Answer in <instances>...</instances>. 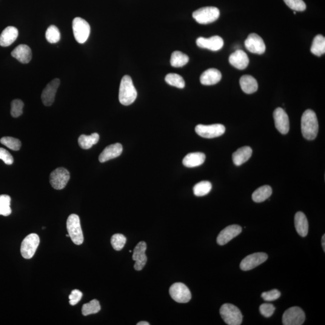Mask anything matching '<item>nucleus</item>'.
Here are the masks:
<instances>
[{"instance_id": "nucleus-23", "label": "nucleus", "mask_w": 325, "mask_h": 325, "mask_svg": "<svg viewBox=\"0 0 325 325\" xmlns=\"http://www.w3.org/2000/svg\"><path fill=\"white\" fill-rule=\"evenodd\" d=\"M222 74L218 70L211 68L201 74L200 81L201 84L206 85H214L221 81Z\"/></svg>"}, {"instance_id": "nucleus-34", "label": "nucleus", "mask_w": 325, "mask_h": 325, "mask_svg": "<svg viewBox=\"0 0 325 325\" xmlns=\"http://www.w3.org/2000/svg\"><path fill=\"white\" fill-rule=\"evenodd\" d=\"M165 81L168 84L179 88V89H183L185 87V81L183 78L177 74H167L165 78Z\"/></svg>"}, {"instance_id": "nucleus-43", "label": "nucleus", "mask_w": 325, "mask_h": 325, "mask_svg": "<svg viewBox=\"0 0 325 325\" xmlns=\"http://www.w3.org/2000/svg\"><path fill=\"white\" fill-rule=\"evenodd\" d=\"M82 296V293L79 290H74L71 292L69 296L70 304L71 306H74L78 304Z\"/></svg>"}, {"instance_id": "nucleus-16", "label": "nucleus", "mask_w": 325, "mask_h": 325, "mask_svg": "<svg viewBox=\"0 0 325 325\" xmlns=\"http://www.w3.org/2000/svg\"><path fill=\"white\" fill-rule=\"evenodd\" d=\"M242 229L238 225H232L222 230L217 238V243L221 246L229 243L236 237L240 235Z\"/></svg>"}, {"instance_id": "nucleus-42", "label": "nucleus", "mask_w": 325, "mask_h": 325, "mask_svg": "<svg viewBox=\"0 0 325 325\" xmlns=\"http://www.w3.org/2000/svg\"><path fill=\"white\" fill-rule=\"evenodd\" d=\"M281 296V293L276 289H273L269 292H264L261 294V298L265 301H273L278 299Z\"/></svg>"}, {"instance_id": "nucleus-18", "label": "nucleus", "mask_w": 325, "mask_h": 325, "mask_svg": "<svg viewBox=\"0 0 325 325\" xmlns=\"http://www.w3.org/2000/svg\"><path fill=\"white\" fill-rule=\"evenodd\" d=\"M199 47L214 51L220 50L224 46V41L220 36H214L210 38L200 37L196 40Z\"/></svg>"}, {"instance_id": "nucleus-32", "label": "nucleus", "mask_w": 325, "mask_h": 325, "mask_svg": "<svg viewBox=\"0 0 325 325\" xmlns=\"http://www.w3.org/2000/svg\"><path fill=\"white\" fill-rule=\"evenodd\" d=\"M212 189V185L208 181L198 182L193 187L194 195L196 196H204L209 193Z\"/></svg>"}, {"instance_id": "nucleus-1", "label": "nucleus", "mask_w": 325, "mask_h": 325, "mask_svg": "<svg viewBox=\"0 0 325 325\" xmlns=\"http://www.w3.org/2000/svg\"><path fill=\"white\" fill-rule=\"evenodd\" d=\"M302 135L307 140L315 139L319 132L317 116L314 111L308 109L303 113L301 118Z\"/></svg>"}, {"instance_id": "nucleus-24", "label": "nucleus", "mask_w": 325, "mask_h": 325, "mask_svg": "<svg viewBox=\"0 0 325 325\" xmlns=\"http://www.w3.org/2000/svg\"><path fill=\"white\" fill-rule=\"evenodd\" d=\"M295 225L296 232L301 237H306L309 233V222L304 213L298 212L295 217Z\"/></svg>"}, {"instance_id": "nucleus-47", "label": "nucleus", "mask_w": 325, "mask_h": 325, "mask_svg": "<svg viewBox=\"0 0 325 325\" xmlns=\"http://www.w3.org/2000/svg\"><path fill=\"white\" fill-rule=\"evenodd\" d=\"M294 14H295V15H296V12H294Z\"/></svg>"}, {"instance_id": "nucleus-22", "label": "nucleus", "mask_w": 325, "mask_h": 325, "mask_svg": "<svg viewBox=\"0 0 325 325\" xmlns=\"http://www.w3.org/2000/svg\"><path fill=\"white\" fill-rule=\"evenodd\" d=\"M18 36V30L15 27L8 26L2 31L0 35V45L6 47L16 41Z\"/></svg>"}, {"instance_id": "nucleus-11", "label": "nucleus", "mask_w": 325, "mask_h": 325, "mask_svg": "<svg viewBox=\"0 0 325 325\" xmlns=\"http://www.w3.org/2000/svg\"><path fill=\"white\" fill-rule=\"evenodd\" d=\"M169 293L171 298L178 303H187L192 298L189 288L181 283L172 284L170 287Z\"/></svg>"}, {"instance_id": "nucleus-7", "label": "nucleus", "mask_w": 325, "mask_h": 325, "mask_svg": "<svg viewBox=\"0 0 325 325\" xmlns=\"http://www.w3.org/2000/svg\"><path fill=\"white\" fill-rule=\"evenodd\" d=\"M70 179L69 171L64 167L57 168L51 173L50 176V184L56 190L64 189Z\"/></svg>"}, {"instance_id": "nucleus-12", "label": "nucleus", "mask_w": 325, "mask_h": 325, "mask_svg": "<svg viewBox=\"0 0 325 325\" xmlns=\"http://www.w3.org/2000/svg\"><path fill=\"white\" fill-rule=\"evenodd\" d=\"M268 255L266 253L256 252L247 255L242 261L240 267L242 270L247 271L252 270L259 265L263 263L267 260Z\"/></svg>"}, {"instance_id": "nucleus-41", "label": "nucleus", "mask_w": 325, "mask_h": 325, "mask_svg": "<svg viewBox=\"0 0 325 325\" xmlns=\"http://www.w3.org/2000/svg\"><path fill=\"white\" fill-rule=\"evenodd\" d=\"M275 308L272 304H263L259 307V312L265 318H270L274 313Z\"/></svg>"}, {"instance_id": "nucleus-29", "label": "nucleus", "mask_w": 325, "mask_h": 325, "mask_svg": "<svg viewBox=\"0 0 325 325\" xmlns=\"http://www.w3.org/2000/svg\"><path fill=\"white\" fill-rule=\"evenodd\" d=\"M272 189L269 186H263L259 187L254 191L252 195L253 201L255 202H262L266 200L272 195Z\"/></svg>"}, {"instance_id": "nucleus-5", "label": "nucleus", "mask_w": 325, "mask_h": 325, "mask_svg": "<svg viewBox=\"0 0 325 325\" xmlns=\"http://www.w3.org/2000/svg\"><path fill=\"white\" fill-rule=\"evenodd\" d=\"M220 16V11L215 7H204L193 13V18L201 24H208L215 22Z\"/></svg>"}, {"instance_id": "nucleus-10", "label": "nucleus", "mask_w": 325, "mask_h": 325, "mask_svg": "<svg viewBox=\"0 0 325 325\" xmlns=\"http://www.w3.org/2000/svg\"><path fill=\"white\" fill-rule=\"evenodd\" d=\"M306 320V315L301 308L291 307L284 312L283 324L284 325H301Z\"/></svg>"}, {"instance_id": "nucleus-17", "label": "nucleus", "mask_w": 325, "mask_h": 325, "mask_svg": "<svg viewBox=\"0 0 325 325\" xmlns=\"http://www.w3.org/2000/svg\"><path fill=\"white\" fill-rule=\"evenodd\" d=\"M147 244L145 242H141L137 244L134 249L133 259L135 261V269L140 271L144 269L147 262V256L145 254L147 250Z\"/></svg>"}, {"instance_id": "nucleus-30", "label": "nucleus", "mask_w": 325, "mask_h": 325, "mask_svg": "<svg viewBox=\"0 0 325 325\" xmlns=\"http://www.w3.org/2000/svg\"><path fill=\"white\" fill-rule=\"evenodd\" d=\"M311 51L313 54L317 56H321L325 53V37L319 35L315 37L313 40Z\"/></svg>"}, {"instance_id": "nucleus-8", "label": "nucleus", "mask_w": 325, "mask_h": 325, "mask_svg": "<svg viewBox=\"0 0 325 325\" xmlns=\"http://www.w3.org/2000/svg\"><path fill=\"white\" fill-rule=\"evenodd\" d=\"M195 132L202 138L212 139L223 135L225 132V127L220 124L210 125L199 124L195 128Z\"/></svg>"}, {"instance_id": "nucleus-33", "label": "nucleus", "mask_w": 325, "mask_h": 325, "mask_svg": "<svg viewBox=\"0 0 325 325\" xmlns=\"http://www.w3.org/2000/svg\"><path fill=\"white\" fill-rule=\"evenodd\" d=\"M101 310L100 304L96 299H93L89 303L85 304L82 307V314L84 316L98 313Z\"/></svg>"}, {"instance_id": "nucleus-27", "label": "nucleus", "mask_w": 325, "mask_h": 325, "mask_svg": "<svg viewBox=\"0 0 325 325\" xmlns=\"http://www.w3.org/2000/svg\"><path fill=\"white\" fill-rule=\"evenodd\" d=\"M240 84L244 93L251 94L258 89V82L251 76L244 75L240 79Z\"/></svg>"}, {"instance_id": "nucleus-15", "label": "nucleus", "mask_w": 325, "mask_h": 325, "mask_svg": "<svg viewBox=\"0 0 325 325\" xmlns=\"http://www.w3.org/2000/svg\"><path fill=\"white\" fill-rule=\"evenodd\" d=\"M61 81L59 79H54L47 85L42 93L41 99L45 106H50L55 99L56 93Z\"/></svg>"}, {"instance_id": "nucleus-25", "label": "nucleus", "mask_w": 325, "mask_h": 325, "mask_svg": "<svg viewBox=\"0 0 325 325\" xmlns=\"http://www.w3.org/2000/svg\"><path fill=\"white\" fill-rule=\"evenodd\" d=\"M205 155L202 153H192L188 154L182 161L184 166L187 167H195L201 166L205 160Z\"/></svg>"}, {"instance_id": "nucleus-4", "label": "nucleus", "mask_w": 325, "mask_h": 325, "mask_svg": "<svg viewBox=\"0 0 325 325\" xmlns=\"http://www.w3.org/2000/svg\"><path fill=\"white\" fill-rule=\"evenodd\" d=\"M220 314L225 324L229 325H240L243 321L241 310L231 304H225L221 307Z\"/></svg>"}, {"instance_id": "nucleus-19", "label": "nucleus", "mask_w": 325, "mask_h": 325, "mask_svg": "<svg viewBox=\"0 0 325 325\" xmlns=\"http://www.w3.org/2000/svg\"><path fill=\"white\" fill-rule=\"evenodd\" d=\"M229 62L237 69L243 70L249 65V60L244 51L239 50L231 54Z\"/></svg>"}, {"instance_id": "nucleus-37", "label": "nucleus", "mask_w": 325, "mask_h": 325, "mask_svg": "<svg viewBox=\"0 0 325 325\" xmlns=\"http://www.w3.org/2000/svg\"><path fill=\"white\" fill-rule=\"evenodd\" d=\"M0 142L13 151H18L21 147V141L18 139L12 138V137H3L0 139Z\"/></svg>"}, {"instance_id": "nucleus-6", "label": "nucleus", "mask_w": 325, "mask_h": 325, "mask_svg": "<svg viewBox=\"0 0 325 325\" xmlns=\"http://www.w3.org/2000/svg\"><path fill=\"white\" fill-rule=\"evenodd\" d=\"M73 29L74 38L79 44H84L87 41L90 33V27L85 20L80 17L74 18Z\"/></svg>"}, {"instance_id": "nucleus-28", "label": "nucleus", "mask_w": 325, "mask_h": 325, "mask_svg": "<svg viewBox=\"0 0 325 325\" xmlns=\"http://www.w3.org/2000/svg\"><path fill=\"white\" fill-rule=\"evenodd\" d=\"M99 136L98 133H92L90 136L81 135L79 138V144L82 149L88 150L92 148L93 145L98 143Z\"/></svg>"}, {"instance_id": "nucleus-20", "label": "nucleus", "mask_w": 325, "mask_h": 325, "mask_svg": "<svg viewBox=\"0 0 325 325\" xmlns=\"http://www.w3.org/2000/svg\"><path fill=\"white\" fill-rule=\"evenodd\" d=\"M122 145L116 143L107 147L99 156V161L104 162L113 159L118 158L122 153Z\"/></svg>"}, {"instance_id": "nucleus-45", "label": "nucleus", "mask_w": 325, "mask_h": 325, "mask_svg": "<svg viewBox=\"0 0 325 325\" xmlns=\"http://www.w3.org/2000/svg\"><path fill=\"white\" fill-rule=\"evenodd\" d=\"M322 247H323L324 252H325V235L323 236H322Z\"/></svg>"}, {"instance_id": "nucleus-2", "label": "nucleus", "mask_w": 325, "mask_h": 325, "mask_svg": "<svg viewBox=\"0 0 325 325\" xmlns=\"http://www.w3.org/2000/svg\"><path fill=\"white\" fill-rule=\"evenodd\" d=\"M137 96L138 93L132 78L129 76H125L121 80L119 87V101L122 105H129L135 101Z\"/></svg>"}, {"instance_id": "nucleus-40", "label": "nucleus", "mask_w": 325, "mask_h": 325, "mask_svg": "<svg viewBox=\"0 0 325 325\" xmlns=\"http://www.w3.org/2000/svg\"><path fill=\"white\" fill-rule=\"evenodd\" d=\"M285 3L291 9L302 12L306 9V4L303 0H284Z\"/></svg>"}, {"instance_id": "nucleus-46", "label": "nucleus", "mask_w": 325, "mask_h": 325, "mask_svg": "<svg viewBox=\"0 0 325 325\" xmlns=\"http://www.w3.org/2000/svg\"><path fill=\"white\" fill-rule=\"evenodd\" d=\"M138 325H150V324L147 322H140L139 323L137 324Z\"/></svg>"}, {"instance_id": "nucleus-35", "label": "nucleus", "mask_w": 325, "mask_h": 325, "mask_svg": "<svg viewBox=\"0 0 325 325\" xmlns=\"http://www.w3.org/2000/svg\"><path fill=\"white\" fill-rule=\"evenodd\" d=\"M11 198L7 195H0V215L8 216L12 213L10 208Z\"/></svg>"}, {"instance_id": "nucleus-44", "label": "nucleus", "mask_w": 325, "mask_h": 325, "mask_svg": "<svg viewBox=\"0 0 325 325\" xmlns=\"http://www.w3.org/2000/svg\"><path fill=\"white\" fill-rule=\"evenodd\" d=\"M0 159L8 165L12 164L13 162L12 156L8 151L2 148H0Z\"/></svg>"}, {"instance_id": "nucleus-9", "label": "nucleus", "mask_w": 325, "mask_h": 325, "mask_svg": "<svg viewBox=\"0 0 325 325\" xmlns=\"http://www.w3.org/2000/svg\"><path fill=\"white\" fill-rule=\"evenodd\" d=\"M40 243L39 236L36 234H30L22 241L21 246V255L25 259L33 257Z\"/></svg>"}, {"instance_id": "nucleus-31", "label": "nucleus", "mask_w": 325, "mask_h": 325, "mask_svg": "<svg viewBox=\"0 0 325 325\" xmlns=\"http://www.w3.org/2000/svg\"><path fill=\"white\" fill-rule=\"evenodd\" d=\"M189 61V57L186 54L176 51L171 55L170 64L173 67L180 68L186 65Z\"/></svg>"}, {"instance_id": "nucleus-36", "label": "nucleus", "mask_w": 325, "mask_h": 325, "mask_svg": "<svg viewBox=\"0 0 325 325\" xmlns=\"http://www.w3.org/2000/svg\"><path fill=\"white\" fill-rule=\"evenodd\" d=\"M45 38L48 42L51 44H56L61 40V33L59 28L55 25H50L47 28L46 33H45Z\"/></svg>"}, {"instance_id": "nucleus-13", "label": "nucleus", "mask_w": 325, "mask_h": 325, "mask_svg": "<svg viewBox=\"0 0 325 325\" xmlns=\"http://www.w3.org/2000/svg\"><path fill=\"white\" fill-rule=\"evenodd\" d=\"M275 125L276 129L283 135H286L289 132L290 122L289 116L283 108H276L273 112Z\"/></svg>"}, {"instance_id": "nucleus-3", "label": "nucleus", "mask_w": 325, "mask_h": 325, "mask_svg": "<svg viewBox=\"0 0 325 325\" xmlns=\"http://www.w3.org/2000/svg\"><path fill=\"white\" fill-rule=\"evenodd\" d=\"M67 227L68 235L74 244L81 245L83 243V234L81 230V220L78 215L72 214L68 217Z\"/></svg>"}, {"instance_id": "nucleus-26", "label": "nucleus", "mask_w": 325, "mask_h": 325, "mask_svg": "<svg viewBox=\"0 0 325 325\" xmlns=\"http://www.w3.org/2000/svg\"><path fill=\"white\" fill-rule=\"evenodd\" d=\"M252 154L251 148L244 147L239 148L233 155V161L236 166H241L250 158Z\"/></svg>"}, {"instance_id": "nucleus-21", "label": "nucleus", "mask_w": 325, "mask_h": 325, "mask_svg": "<svg viewBox=\"0 0 325 325\" xmlns=\"http://www.w3.org/2000/svg\"><path fill=\"white\" fill-rule=\"evenodd\" d=\"M11 55L23 64L29 63L32 58V53L30 48L24 44L19 45L16 47L11 53Z\"/></svg>"}, {"instance_id": "nucleus-39", "label": "nucleus", "mask_w": 325, "mask_h": 325, "mask_svg": "<svg viewBox=\"0 0 325 325\" xmlns=\"http://www.w3.org/2000/svg\"><path fill=\"white\" fill-rule=\"evenodd\" d=\"M24 105V102L20 99H14L11 103V115L13 118H18L21 116L22 114Z\"/></svg>"}, {"instance_id": "nucleus-38", "label": "nucleus", "mask_w": 325, "mask_h": 325, "mask_svg": "<svg viewBox=\"0 0 325 325\" xmlns=\"http://www.w3.org/2000/svg\"><path fill=\"white\" fill-rule=\"evenodd\" d=\"M126 242V238L121 234H116L111 239V244L113 249L116 250H121L123 249Z\"/></svg>"}, {"instance_id": "nucleus-14", "label": "nucleus", "mask_w": 325, "mask_h": 325, "mask_svg": "<svg viewBox=\"0 0 325 325\" xmlns=\"http://www.w3.org/2000/svg\"><path fill=\"white\" fill-rule=\"evenodd\" d=\"M244 45L246 49L252 53L262 54L266 51V45L263 39L257 34H250L245 41Z\"/></svg>"}]
</instances>
